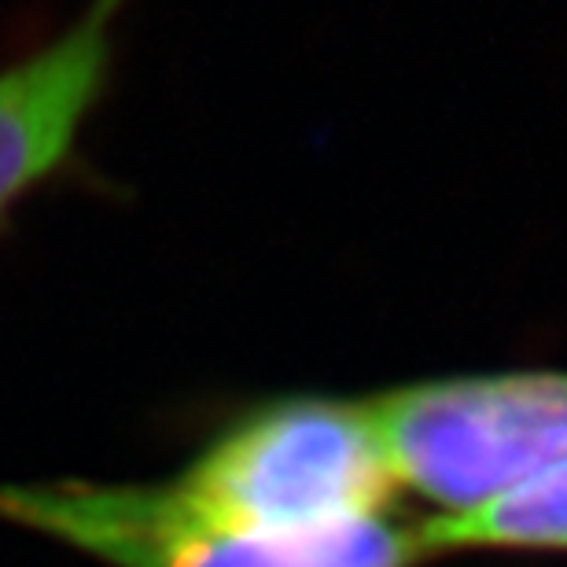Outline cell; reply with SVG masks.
Returning <instances> with one entry per match:
<instances>
[{
    "label": "cell",
    "mask_w": 567,
    "mask_h": 567,
    "mask_svg": "<svg viewBox=\"0 0 567 567\" xmlns=\"http://www.w3.org/2000/svg\"><path fill=\"white\" fill-rule=\"evenodd\" d=\"M0 516L107 567H416L421 530L391 516L310 530H255L210 516L166 483H11Z\"/></svg>",
    "instance_id": "cell-1"
},
{
    "label": "cell",
    "mask_w": 567,
    "mask_h": 567,
    "mask_svg": "<svg viewBox=\"0 0 567 567\" xmlns=\"http://www.w3.org/2000/svg\"><path fill=\"white\" fill-rule=\"evenodd\" d=\"M394 486L464 516L567 457V372H486L361 399Z\"/></svg>",
    "instance_id": "cell-2"
},
{
    "label": "cell",
    "mask_w": 567,
    "mask_h": 567,
    "mask_svg": "<svg viewBox=\"0 0 567 567\" xmlns=\"http://www.w3.org/2000/svg\"><path fill=\"white\" fill-rule=\"evenodd\" d=\"M174 483L210 516L255 530L388 516L399 494L361 405L306 394L244 413Z\"/></svg>",
    "instance_id": "cell-3"
},
{
    "label": "cell",
    "mask_w": 567,
    "mask_h": 567,
    "mask_svg": "<svg viewBox=\"0 0 567 567\" xmlns=\"http://www.w3.org/2000/svg\"><path fill=\"white\" fill-rule=\"evenodd\" d=\"M130 0H89L60 38L0 71V233L27 196L71 163L111 85Z\"/></svg>",
    "instance_id": "cell-4"
},
{
    "label": "cell",
    "mask_w": 567,
    "mask_h": 567,
    "mask_svg": "<svg viewBox=\"0 0 567 567\" xmlns=\"http://www.w3.org/2000/svg\"><path fill=\"white\" fill-rule=\"evenodd\" d=\"M416 530L427 557L461 549H567V457L475 513L427 516Z\"/></svg>",
    "instance_id": "cell-5"
}]
</instances>
